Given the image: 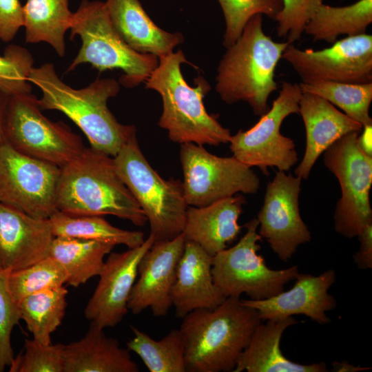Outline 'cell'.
I'll list each match as a JSON object with an SVG mask.
<instances>
[{
	"label": "cell",
	"instance_id": "17",
	"mask_svg": "<svg viewBox=\"0 0 372 372\" xmlns=\"http://www.w3.org/2000/svg\"><path fill=\"white\" fill-rule=\"evenodd\" d=\"M185 243L183 234L172 240L154 241L143 255L127 303L134 314L147 308L156 317L167 314L172 307L171 292Z\"/></svg>",
	"mask_w": 372,
	"mask_h": 372
},
{
	"label": "cell",
	"instance_id": "21",
	"mask_svg": "<svg viewBox=\"0 0 372 372\" xmlns=\"http://www.w3.org/2000/svg\"><path fill=\"white\" fill-rule=\"evenodd\" d=\"M213 256L192 241H186L172 289L176 316L183 318L198 309H214L226 297L214 282Z\"/></svg>",
	"mask_w": 372,
	"mask_h": 372
},
{
	"label": "cell",
	"instance_id": "25",
	"mask_svg": "<svg viewBox=\"0 0 372 372\" xmlns=\"http://www.w3.org/2000/svg\"><path fill=\"white\" fill-rule=\"evenodd\" d=\"M92 323L85 336L63 347L64 372H138L130 351Z\"/></svg>",
	"mask_w": 372,
	"mask_h": 372
},
{
	"label": "cell",
	"instance_id": "11",
	"mask_svg": "<svg viewBox=\"0 0 372 372\" xmlns=\"http://www.w3.org/2000/svg\"><path fill=\"white\" fill-rule=\"evenodd\" d=\"M359 133L345 134L324 152V164L337 178L341 189L334 212V228L347 238L357 237L366 225L372 224L369 200L372 156L359 148Z\"/></svg>",
	"mask_w": 372,
	"mask_h": 372
},
{
	"label": "cell",
	"instance_id": "26",
	"mask_svg": "<svg viewBox=\"0 0 372 372\" xmlns=\"http://www.w3.org/2000/svg\"><path fill=\"white\" fill-rule=\"evenodd\" d=\"M114 245L76 238L54 236L48 256L58 262L67 274L66 283L78 287L99 276Z\"/></svg>",
	"mask_w": 372,
	"mask_h": 372
},
{
	"label": "cell",
	"instance_id": "27",
	"mask_svg": "<svg viewBox=\"0 0 372 372\" xmlns=\"http://www.w3.org/2000/svg\"><path fill=\"white\" fill-rule=\"evenodd\" d=\"M23 10L25 42H45L64 56L65 35L73 14L69 0H27Z\"/></svg>",
	"mask_w": 372,
	"mask_h": 372
},
{
	"label": "cell",
	"instance_id": "35",
	"mask_svg": "<svg viewBox=\"0 0 372 372\" xmlns=\"http://www.w3.org/2000/svg\"><path fill=\"white\" fill-rule=\"evenodd\" d=\"M34 59L25 48L11 44L0 56V91L10 96L30 94L32 88L28 75Z\"/></svg>",
	"mask_w": 372,
	"mask_h": 372
},
{
	"label": "cell",
	"instance_id": "10",
	"mask_svg": "<svg viewBox=\"0 0 372 372\" xmlns=\"http://www.w3.org/2000/svg\"><path fill=\"white\" fill-rule=\"evenodd\" d=\"M300 85L285 81L271 107L251 128L231 135L233 156L249 167H257L268 176L269 167L287 172L298 160L293 139L282 135L280 127L291 114H299Z\"/></svg>",
	"mask_w": 372,
	"mask_h": 372
},
{
	"label": "cell",
	"instance_id": "33",
	"mask_svg": "<svg viewBox=\"0 0 372 372\" xmlns=\"http://www.w3.org/2000/svg\"><path fill=\"white\" fill-rule=\"evenodd\" d=\"M66 282L65 271L50 256L8 274L10 291L17 302L30 294L45 289L63 286Z\"/></svg>",
	"mask_w": 372,
	"mask_h": 372
},
{
	"label": "cell",
	"instance_id": "1",
	"mask_svg": "<svg viewBox=\"0 0 372 372\" xmlns=\"http://www.w3.org/2000/svg\"><path fill=\"white\" fill-rule=\"evenodd\" d=\"M28 79L41 92V109L66 115L84 133L91 147L114 157L136 134L134 125L120 123L107 106L108 100L119 92L116 80L97 79L85 87L74 89L59 78L51 63L33 67Z\"/></svg>",
	"mask_w": 372,
	"mask_h": 372
},
{
	"label": "cell",
	"instance_id": "38",
	"mask_svg": "<svg viewBox=\"0 0 372 372\" xmlns=\"http://www.w3.org/2000/svg\"><path fill=\"white\" fill-rule=\"evenodd\" d=\"M8 274L0 270V372L10 366L14 358L11 333L21 320L19 304L8 287Z\"/></svg>",
	"mask_w": 372,
	"mask_h": 372
},
{
	"label": "cell",
	"instance_id": "42",
	"mask_svg": "<svg viewBox=\"0 0 372 372\" xmlns=\"http://www.w3.org/2000/svg\"><path fill=\"white\" fill-rule=\"evenodd\" d=\"M371 367L355 366L347 361L333 362L332 363V371L335 372H355L371 369Z\"/></svg>",
	"mask_w": 372,
	"mask_h": 372
},
{
	"label": "cell",
	"instance_id": "5",
	"mask_svg": "<svg viewBox=\"0 0 372 372\" xmlns=\"http://www.w3.org/2000/svg\"><path fill=\"white\" fill-rule=\"evenodd\" d=\"M289 44L267 35L262 15L254 16L219 63L216 90L220 99L227 104L245 101L254 114H265L270 108L269 97L278 88L277 65Z\"/></svg>",
	"mask_w": 372,
	"mask_h": 372
},
{
	"label": "cell",
	"instance_id": "36",
	"mask_svg": "<svg viewBox=\"0 0 372 372\" xmlns=\"http://www.w3.org/2000/svg\"><path fill=\"white\" fill-rule=\"evenodd\" d=\"M64 344H42L26 339L21 353L14 357L10 372H64Z\"/></svg>",
	"mask_w": 372,
	"mask_h": 372
},
{
	"label": "cell",
	"instance_id": "4",
	"mask_svg": "<svg viewBox=\"0 0 372 372\" xmlns=\"http://www.w3.org/2000/svg\"><path fill=\"white\" fill-rule=\"evenodd\" d=\"M190 63L181 50L158 57V64L145 81V88L156 91L162 99L163 112L158 122L174 143L199 145L228 143L230 130L209 114L203 99L211 86L203 76L190 86L181 72V65ZM195 67V66H194Z\"/></svg>",
	"mask_w": 372,
	"mask_h": 372
},
{
	"label": "cell",
	"instance_id": "31",
	"mask_svg": "<svg viewBox=\"0 0 372 372\" xmlns=\"http://www.w3.org/2000/svg\"><path fill=\"white\" fill-rule=\"evenodd\" d=\"M134 337L127 342L150 372H186L185 342L180 329H173L159 340L131 325Z\"/></svg>",
	"mask_w": 372,
	"mask_h": 372
},
{
	"label": "cell",
	"instance_id": "41",
	"mask_svg": "<svg viewBox=\"0 0 372 372\" xmlns=\"http://www.w3.org/2000/svg\"><path fill=\"white\" fill-rule=\"evenodd\" d=\"M359 148L367 156H372V124L362 127L357 138Z\"/></svg>",
	"mask_w": 372,
	"mask_h": 372
},
{
	"label": "cell",
	"instance_id": "20",
	"mask_svg": "<svg viewBox=\"0 0 372 372\" xmlns=\"http://www.w3.org/2000/svg\"><path fill=\"white\" fill-rule=\"evenodd\" d=\"M299 114L306 131L304 156L295 170L296 176L307 179L318 157L347 134L360 132L362 125L337 109L326 99L302 93Z\"/></svg>",
	"mask_w": 372,
	"mask_h": 372
},
{
	"label": "cell",
	"instance_id": "24",
	"mask_svg": "<svg viewBox=\"0 0 372 372\" xmlns=\"http://www.w3.org/2000/svg\"><path fill=\"white\" fill-rule=\"evenodd\" d=\"M105 5L116 32L138 52L158 58L174 52L183 41L180 32L172 33L159 28L139 0H106Z\"/></svg>",
	"mask_w": 372,
	"mask_h": 372
},
{
	"label": "cell",
	"instance_id": "22",
	"mask_svg": "<svg viewBox=\"0 0 372 372\" xmlns=\"http://www.w3.org/2000/svg\"><path fill=\"white\" fill-rule=\"evenodd\" d=\"M247 200L241 194L207 206L189 207L183 234L186 241L200 246L214 256L234 241L242 228L238 218Z\"/></svg>",
	"mask_w": 372,
	"mask_h": 372
},
{
	"label": "cell",
	"instance_id": "40",
	"mask_svg": "<svg viewBox=\"0 0 372 372\" xmlns=\"http://www.w3.org/2000/svg\"><path fill=\"white\" fill-rule=\"evenodd\" d=\"M360 245L353 256V261L361 270L372 269V224L366 225L357 236Z\"/></svg>",
	"mask_w": 372,
	"mask_h": 372
},
{
	"label": "cell",
	"instance_id": "28",
	"mask_svg": "<svg viewBox=\"0 0 372 372\" xmlns=\"http://www.w3.org/2000/svg\"><path fill=\"white\" fill-rule=\"evenodd\" d=\"M372 22V0H358L353 4L334 7L322 3L306 25L304 32L313 41L333 43L340 35L366 33Z\"/></svg>",
	"mask_w": 372,
	"mask_h": 372
},
{
	"label": "cell",
	"instance_id": "18",
	"mask_svg": "<svg viewBox=\"0 0 372 372\" xmlns=\"http://www.w3.org/2000/svg\"><path fill=\"white\" fill-rule=\"evenodd\" d=\"M335 279L333 269L318 276L299 273L290 289L265 300L241 299V303L255 309L262 322L304 315L318 324H328L331 319L327 313L337 305L336 300L329 293Z\"/></svg>",
	"mask_w": 372,
	"mask_h": 372
},
{
	"label": "cell",
	"instance_id": "29",
	"mask_svg": "<svg viewBox=\"0 0 372 372\" xmlns=\"http://www.w3.org/2000/svg\"><path fill=\"white\" fill-rule=\"evenodd\" d=\"M54 236L76 238L112 245H123L128 249L145 241L144 234L116 227L99 216H72L56 210L49 218Z\"/></svg>",
	"mask_w": 372,
	"mask_h": 372
},
{
	"label": "cell",
	"instance_id": "34",
	"mask_svg": "<svg viewBox=\"0 0 372 372\" xmlns=\"http://www.w3.org/2000/svg\"><path fill=\"white\" fill-rule=\"evenodd\" d=\"M225 21L223 45L227 48L240 37L247 22L256 14L274 20L282 8L281 0H217Z\"/></svg>",
	"mask_w": 372,
	"mask_h": 372
},
{
	"label": "cell",
	"instance_id": "19",
	"mask_svg": "<svg viewBox=\"0 0 372 372\" xmlns=\"http://www.w3.org/2000/svg\"><path fill=\"white\" fill-rule=\"evenodd\" d=\"M54 236L48 220L0 203V270L11 273L48 256Z\"/></svg>",
	"mask_w": 372,
	"mask_h": 372
},
{
	"label": "cell",
	"instance_id": "12",
	"mask_svg": "<svg viewBox=\"0 0 372 372\" xmlns=\"http://www.w3.org/2000/svg\"><path fill=\"white\" fill-rule=\"evenodd\" d=\"M179 154L189 206H207L237 194H256L260 188L258 175L234 156H218L193 143L180 144Z\"/></svg>",
	"mask_w": 372,
	"mask_h": 372
},
{
	"label": "cell",
	"instance_id": "15",
	"mask_svg": "<svg viewBox=\"0 0 372 372\" xmlns=\"http://www.w3.org/2000/svg\"><path fill=\"white\" fill-rule=\"evenodd\" d=\"M301 182L296 176L278 171L267 185L263 205L256 218L258 234L284 262L293 256L300 245L311 239L300 213Z\"/></svg>",
	"mask_w": 372,
	"mask_h": 372
},
{
	"label": "cell",
	"instance_id": "37",
	"mask_svg": "<svg viewBox=\"0 0 372 372\" xmlns=\"http://www.w3.org/2000/svg\"><path fill=\"white\" fill-rule=\"evenodd\" d=\"M282 8L275 17L278 37L289 43L300 39L307 23L324 0H281Z\"/></svg>",
	"mask_w": 372,
	"mask_h": 372
},
{
	"label": "cell",
	"instance_id": "39",
	"mask_svg": "<svg viewBox=\"0 0 372 372\" xmlns=\"http://www.w3.org/2000/svg\"><path fill=\"white\" fill-rule=\"evenodd\" d=\"M23 6L19 0H0V40L11 41L23 27Z\"/></svg>",
	"mask_w": 372,
	"mask_h": 372
},
{
	"label": "cell",
	"instance_id": "23",
	"mask_svg": "<svg viewBox=\"0 0 372 372\" xmlns=\"http://www.w3.org/2000/svg\"><path fill=\"white\" fill-rule=\"evenodd\" d=\"M298 323L293 317L269 319L256 327L233 372H327L324 362L300 364L285 357L280 341L285 330Z\"/></svg>",
	"mask_w": 372,
	"mask_h": 372
},
{
	"label": "cell",
	"instance_id": "43",
	"mask_svg": "<svg viewBox=\"0 0 372 372\" xmlns=\"http://www.w3.org/2000/svg\"><path fill=\"white\" fill-rule=\"evenodd\" d=\"M10 95L0 91V144L6 142L4 137V119L6 105Z\"/></svg>",
	"mask_w": 372,
	"mask_h": 372
},
{
	"label": "cell",
	"instance_id": "8",
	"mask_svg": "<svg viewBox=\"0 0 372 372\" xmlns=\"http://www.w3.org/2000/svg\"><path fill=\"white\" fill-rule=\"evenodd\" d=\"M246 232L233 247L213 256L211 273L214 282L226 297L245 294L254 300L270 298L285 290L299 273L293 265L283 269L267 267L258 251L262 241L258 234V221L254 218L244 226Z\"/></svg>",
	"mask_w": 372,
	"mask_h": 372
},
{
	"label": "cell",
	"instance_id": "9",
	"mask_svg": "<svg viewBox=\"0 0 372 372\" xmlns=\"http://www.w3.org/2000/svg\"><path fill=\"white\" fill-rule=\"evenodd\" d=\"M5 141L19 152L58 167L85 149L82 138L65 123L44 116L32 93L11 95L4 119Z\"/></svg>",
	"mask_w": 372,
	"mask_h": 372
},
{
	"label": "cell",
	"instance_id": "7",
	"mask_svg": "<svg viewBox=\"0 0 372 372\" xmlns=\"http://www.w3.org/2000/svg\"><path fill=\"white\" fill-rule=\"evenodd\" d=\"M118 174L143 211L155 241L183 234L187 205L178 179L163 178L143 155L133 135L113 157Z\"/></svg>",
	"mask_w": 372,
	"mask_h": 372
},
{
	"label": "cell",
	"instance_id": "32",
	"mask_svg": "<svg viewBox=\"0 0 372 372\" xmlns=\"http://www.w3.org/2000/svg\"><path fill=\"white\" fill-rule=\"evenodd\" d=\"M300 85L302 93L319 96L342 110L362 126L372 124L369 108L372 101V83L357 84L321 81Z\"/></svg>",
	"mask_w": 372,
	"mask_h": 372
},
{
	"label": "cell",
	"instance_id": "6",
	"mask_svg": "<svg viewBox=\"0 0 372 372\" xmlns=\"http://www.w3.org/2000/svg\"><path fill=\"white\" fill-rule=\"evenodd\" d=\"M70 39L79 37L81 46L68 68L90 64L99 72L121 70L119 83L134 87L147 80L158 64L152 54L140 53L121 37L109 17L105 2L82 0L70 21Z\"/></svg>",
	"mask_w": 372,
	"mask_h": 372
},
{
	"label": "cell",
	"instance_id": "14",
	"mask_svg": "<svg viewBox=\"0 0 372 372\" xmlns=\"http://www.w3.org/2000/svg\"><path fill=\"white\" fill-rule=\"evenodd\" d=\"M282 59L293 68L302 83H372V36L366 33L346 37L320 50H300L289 43Z\"/></svg>",
	"mask_w": 372,
	"mask_h": 372
},
{
	"label": "cell",
	"instance_id": "16",
	"mask_svg": "<svg viewBox=\"0 0 372 372\" xmlns=\"http://www.w3.org/2000/svg\"><path fill=\"white\" fill-rule=\"evenodd\" d=\"M154 241L149 234L136 247L109 254L84 311L85 317L92 323L105 329L114 327L123 320L129 311L127 303L138 276V263Z\"/></svg>",
	"mask_w": 372,
	"mask_h": 372
},
{
	"label": "cell",
	"instance_id": "13",
	"mask_svg": "<svg viewBox=\"0 0 372 372\" xmlns=\"http://www.w3.org/2000/svg\"><path fill=\"white\" fill-rule=\"evenodd\" d=\"M61 168L0 144V203L48 220L56 210Z\"/></svg>",
	"mask_w": 372,
	"mask_h": 372
},
{
	"label": "cell",
	"instance_id": "30",
	"mask_svg": "<svg viewBox=\"0 0 372 372\" xmlns=\"http://www.w3.org/2000/svg\"><path fill=\"white\" fill-rule=\"evenodd\" d=\"M67 294L68 290L63 285L39 291L18 302L21 318L36 342L52 343L51 335L65 316Z\"/></svg>",
	"mask_w": 372,
	"mask_h": 372
},
{
	"label": "cell",
	"instance_id": "3",
	"mask_svg": "<svg viewBox=\"0 0 372 372\" xmlns=\"http://www.w3.org/2000/svg\"><path fill=\"white\" fill-rule=\"evenodd\" d=\"M186 372L233 371L256 327L258 311L229 296L214 309L194 310L182 318Z\"/></svg>",
	"mask_w": 372,
	"mask_h": 372
},
{
	"label": "cell",
	"instance_id": "2",
	"mask_svg": "<svg viewBox=\"0 0 372 372\" xmlns=\"http://www.w3.org/2000/svg\"><path fill=\"white\" fill-rule=\"evenodd\" d=\"M60 168L57 210L72 216H114L138 227L147 222L118 174L113 157L85 147Z\"/></svg>",
	"mask_w": 372,
	"mask_h": 372
}]
</instances>
